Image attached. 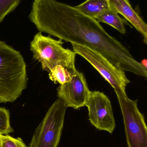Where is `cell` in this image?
<instances>
[{"label":"cell","mask_w":147,"mask_h":147,"mask_svg":"<svg viewBox=\"0 0 147 147\" xmlns=\"http://www.w3.org/2000/svg\"><path fill=\"white\" fill-rule=\"evenodd\" d=\"M1 147H27L21 139L14 138L8 135H2Z\"/></svg>","instance_id":"9a60e30c"},{"label":"cell","mask_w":147,"mask_h":147,"mask_svg":"<svg viewBox=\"0 0 147 147\" xmlns=\"http://www.w3.org/2000/svg\"><path fill=\"white\" fill-rule=\"evenodd\" d=\"M2 135L1 134H0V140H1V138Z\"/></svg>","instance_id":"ac0fdd59"},{"label":"cell","mask_w":147,"mask_h":147,"mask_svg":"<svg viewBox=\"0 0 147 147\" xmlns=\"http://www.w3.org/2000/svg\"><path fill=\"white\" fill-rule=\"evenodd\" d=\"M27 80L20 52L0 40V103L15 101L26 87Z\"/></svg>","instance_id":"7a4b0ae2"},{"label":"cell","mask_w":147,"mask_h":147,"mask_svg":"<svg viewBox=\"0 0 147 147\" xmlns=\"http://www.w3.org/2000/svg\"><path fill=\"white\" fill-rule=\"evenodd\" d=\"M77 71L76 67L69 68L58 65L49 72V79L55 84H63L70 81Z\"/></svg>","instance_id":"7c38bea8"},{"label":"cell","mask_w":147,"mask_h":147,"mask_svg":"<svg viewBox=\"0 0 147 147\" xmlns=\"http://www.w3.org/2000/svg\"><path fill=\"white\" fill-rule=\"evenodd\" d=\"M0 147H1V140H0Z\"/></svg>","instance_id":"e0dca14e"},{"label":"cell","mask_w":147,"mask_h":147,"mask_svg":"<svg viewBox=\"0 0 147 147\" xmlns=\"http://www.w3.org/2000/svg\"><path fill=\"white\" fill-rule=\"evenodd\" d=\"M75 7L85 15L95 19L110 9L108 0H86Z\"/></svg>","instance_id":"30bf717a"},{"label":"cell","mask_w":147,"mask_h":147,"mask_svg":"<svg viewBox=\"0 0 147 147\" xmlns=\"http://www.w3.org/2000/svg\"><path fill=\"white\" fill-rule=\"evenodd\" d=\"M120 104L128 147H147V127L144 115L140 111L137 100L127 93L114 90Z\"/></svg>","instance_id":"5b68a950"},{"label":"cell","mask_w":147,"mask_h":147,"mask_svg":"<svg viewBox=\"0 0 147 147\" xmlns=\"http://www.w3.org/2000/svg\"><path fill=\"white\" fill-rule=\"evenodd\" d=\"M111 10L123 16L143 36L147 44V25L140 15L132 7L129 0H108Z\"/></svg>","instance_id":"9c48e42d"},{"label":"cell","mask_w":147,"mask_h":147,"mask_svg":"<svg viewBox=\"0 0 147 147\" xmlns=\"http://www.w3.org/2000/svg\"><path fill=\"white\" fill-rule=\"evenodd\" d=\"M71 45L73 51L88 61L114 90L126 93V87L130 81L124 71L116 67L97 52L79 45Z\"/></svg>","instance_id":"8992f818"},{"label":"cell","mask_w":147,"mask_h":147,"mask_svg":"<svg viewBox=\"0 0 147 147\" xmlns=\"http://www.w3.org/2000/svg\"><path fill=\"white\" fill-rule=\"evenodd\" d=\"M141 63L144 65L145 67L147 68V60L146 59H144L141 62Z\"/></svg>","instance_id":"2e32d148"},{"label":"cell","mask_w":147,"mask_h":147,"mask_svg":"<svg viewBox=\"0 0 147 147\" xmlns=\"http://www.w3.org/2000/svg\"><path fill=\"white\" fill-rule=\"evenodd\" d=\"M91 123L99 130L111 134L116 127L113 109L109 98L104 92L91 91L85 104Z\"/></svg>","instance_id":"52a82bcc"},{"label":"cell","mask_w":147,"mask_h":147,"mask_svg":"<svg viewBox=\"0 0 147 147\" xmlns=\"http://www.w3.org/2000/svg\"><path fill=\"white\" fill-rule=\"evenodd\" d=\"M91 92L84 74L77 70L70 81L59 86L58 96L67 107L78 110L85 106Z\"/></svg>","instance_id":"ba28073f"},{"label":"cell","mask_w":147,"mask_h":147,"mask_svg":"<svg viewBox=\"0 0 147 147\" xmlns=\"http://www.w3.org/2000/svg\"><path fill=\"white\" fill-rule=\"evenodd\" d=\"M96 20L99 23L103 22L110 25L123 34L126 33L125 25L130 26L124 18H122L119 14L111 9L105 11Z\"/></svg>","instance_id":"8fae6325"},{"label":"cell","mask_w":147,"mask_h":147,"mask_svg":"<svg viewBox=\"0 0 147 147\" xmlns=\"http://www.w3.org/2000/svg\"><path fill=\"white\" fill-rule=\"evenodd\" d=\"M21 0H0V23L18 6Z\"/></svg>","instance_id":"5bb4252c"},{"label":"cell","mask_w":147,"mask_h":147,"mask_svg":"<svg viewBox=\"0 0 147 147\" xmlns=\"http://www.w3.org/2000/svg\"><path fill=\"white\" fill-rule=\"evenodd\" d=\"M67 108L60 98L56 100L35 129L28 147H58L62 134Z\"/></svg>","instance_id":"277c9868"},{"label":"cell","mask_w":147,"mask_h":147,"mask_svg":"<svg viewBox=\"0 0 147 147\" xmlns=\"http://www.w3.org/2000/svg\"><path fill=\"white\" fill-rule=\"evenodd\" d=\"M13 132L14 130L10 125L8 110L0 107V134L6 135Z\"/></svg>","instance_id":"4fadbf2b"},{"label":"cell","mask_w":147,"mask_h":147,"mask_svg":"<svg viewBox=\"0 0 147 147\" xmlns=\"http://www.w3.org/2000/svg\"><path fill=\"white\" fill-rule=\"evenodd\" d=\"M61 40L45 36L41 32L36 34L30 44V49L35 59L41 63L44 70L50 72L58 65L69 68L75 67L76 54L66 49Z\"/></svg>","instance_id":"3957f363"},{"label":"cell","mask_w":147,"mask_h":147,"mask_svg":"<svg viewBox=\"0 0 147 147\" xmlns=\"http://www.w3.org/2000/svg\"><path fill=\"white\" fill-rule=\"evenodd\" d=\"M28 17L40 32L88 47L121 70L147 78V68L126 47L75 7L57 0H34Z\"/></svg>","instance_id":"6da1fadb"}]
</instances>
